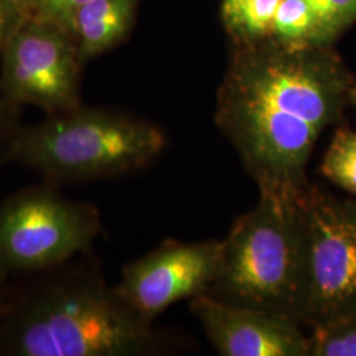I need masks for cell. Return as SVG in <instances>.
Segmentation results:
<instances>
[{"label":"cell","instance_id":"cell-13","mask_svg":"<svg viewBox=\"0 0 356 356\" xmlns=\"http://www.w3.org/2000/svg\"><path fill=\"white\" fill-rule=\"evenodd\" d=\"M321 172L339 188L356 194V131L339 128L334 134Z\"/></svg>","mask_w":356,"mask_h":356},{"label":"cell","instance_id":"cell-2","mask_svg":"<svg viewBox=\"0 0 356 356\" xmlns=\"http://www.w3.org/2000/svg\"><path fill=\"white\" fill-rule=\"evenodd\" d=\"M73 261V260H72ZM66 263L6 296L0 355H156L161 341L94 266Z\"/></svg>","mask_w":356,"mask_h":356},{"label":"cell","instance_id":"cell-18","mask_svg":"<svg viewBox=\"0 0 356 356\" xmlns=\"http://www.w3.org/2000/svg\"><path fill=\"white\" fill-rule=\"evenodd\" d=\"M17 108L19 106L10 101L0 90V161L4 152L17 131Z\"/></svg>","mask_w":356,"mask_h":356},{"label":"cell","instance_id":"cell-6","mask_svg":"<svg viewBox=\"0 0 356 356\" xmlns=\"http://www.w3.org/2000/svg\"><path fill=\"white\" fill-rule=\"evenodd\" d=\"M306 226L305 312L310 329L356 318V204L312 188Z\"/></svg>","mask_w":356,"mask_h":356},{"label":"cell","instance_id":"cell-8","mask_svg":"<svg viewBox=\"0 0 356 356\" xmlns=\"http://www.w3.org/2000/svg\"><path fill=\"white\" fill-rule=\"evenodd\" d=\"M223 257V241H165L127 264L118 293L141 317L153 322L173 304L209 292Z\"/></svg>","mask_w":356,"mask_h":356},{"label":"cell","instance_id":"cell-10","mask_svg":"<svg viewBox=\"0 0 356 356\" xmlns=\"http://www.w3.org/2000/svg\"><path fill=\"white\" fill-rule=\"evenodd\" d=\"M138 0H91L76 15L72 36L81 61L114 48L127 36Z\"/></svg>","mask_w":356,"mask_h":356},{"label":"cell","instance_id":"cell-14","mask_svg":"<svg viewBox=\"0 0 356 356\" xmlns=\"http://www.w3.org/2000/svg\"><path fill=\"white\" fill-rule=\"evenodd\" d=\"M307 356H356V318L312 329Z\"/></svg>","mask_w":356,"mask_h":356},{"label":"cell","instance_id":"cell-21","mask_svg":"<svg viewBox=\"0 0 356 356\" xmlns=\"http://www.w3.org/2000/svg\"><path fill=\"white\" fill-rule=\"evenodd\" d=\"M4 298H6V294L3 292V289L0 288V312L3 309V305H4Z\"/></svg>","mask_w":356,"mask_h":356},{"label":"cell","instance_id":"cell-16","mask_svg":"<svg viewBox=\"0 0 356 356\" xmlns=\"http://www.w3.org/2000/svg\"><path fill=\"white\" fill-rule=\"evenodd\" d=\"M91 0H36L28 10V16L48 22L72 35L76 15Z\"/></svg>","mask_w":356,"mask_h":356},{"label":"cell","instance_id":"cell-9","mask_svg":"<svg viewBox=\"0 0 356 356\" xmlns=\"http://www.w3.org/2000/svg\"><path fill=\"white\" fill-rule=\"evenodd\" d=\"M191 313L222 356H307V337L292 319L227 305L207 294L191 298Z\"/></svg>","mask_w":356,"mask_h":356},{"label":"cell","instance_id":"cell-17","mask_svg":"<svg viewBox=\"0 0 356 356\" xmlns=\"http://www.w3.org/2000/svg\"><path fill=\"white\" fill-rule=\"evenodd\" d=\"M28 13L13 0H0V53L26 22Z\"/></svg>","mask_w":356,"mask_h":356},{"label":"cell","instance_id":"cell-7","mask_svg":"<svg viewBox=\"0 0 356 356\" xmlns=\"http://www.w3.org/2000/svg\"><path fill=\"white\" fill-rule=\"evenodd\" d=\"M0 54V90L15 104H32L49 115L81 106L83 63L63 28L28 16Z\"/></svg>","mask_w":356,"mask_h":356},{"label":"cell","instance_id":"cell-19","mask_svg":"<svg viewBox=\"0 0 356 356\" xmlns=\"http://www.w3.org/2000/svg\"><path fill=\"white\" fill-rule=\"evenodd\" d=\"M13 1H16L19 6H22V7L26 10V13H28V10L31 8V6H32L36 0H13Z\"/></svg>","mask_w":356,"mask_h":356},{"label":"cell","instance_id":"cell-4","mask_svg":"<svg viewBox=\"0 0 356 356\" xmlns=\"http://www.w3.org/2000/svg\"><path fill=\"white\" fill-rule=\"evenodd\" d=\"M165 145L164 132L152 123L79 106L17 128L3 161L33 169L53 182H76L144 169Z\"/></svg>","mask_w":356,"mask_h":356},{"label":"cell","instance_id":"cell-5","mask_svg":"<svg viewBox=\"0 0 356 356\" xmlns=\"http://www.w3.org/2000/svg\"><path fill=\"white\" fill-rule=\"evenodd\" d=\"M101 227L95 206L72 201L51 185L10 195L0 204V280L51 270L88 254Z\"/></svg>","mask_w":356,"mask_h":356},{"label":"cell","instance_id":"cell-11","mask_svg":"<svg viewBox=\"0 0 356 356\" xmlns=\"http://www.w3.org/2000/svg\"><path fill=\"white\" fill-rule=\"evenodd\" d=\"M282 0H223L222 17L241 45L272 41L275 17Z\"/></svg>","mask_w":356,"mask_h":356},{"label":"cell","instance_id":"cell-12","mask_svg":"<svg viewBox=\"0 0 356 356\" xmlns=\"http://www.w3.org/2000/svg\"><path fill=\"white\" fill-rule=\"evenodd\" d=\"M272 41L293 49L321 47L323 38L306 0L281 1L275 17Z\"/></svg>","mask_w":356,"mask_h":356},{"label":"cell","instance_id":"cell-3","mask_svg":"<svg viewBox=\"0 0 356 356\" xmlns=\"http://www.w3.org/2000/svg\"><path fill=\"white\" fill-rule=\"evenodd\" d=\"M306 226L302 206L260 197L223 241L222 267L209 297L302 325Z\"/></svg>","mask_w":356,"mask_h":356},{"label":"cell","instance_id":"cell-1","mask_svg":"<svg viewBox=\"0 0 356 356\" xmlns=\"http://www.w3.org/2000/svg\"><path fill=\"white\" fill-rule=\"evenodd\" d=\"M350 89L339 61L321 47L241 45L218 92L216 124L260 197L304 202L313 188L306 166L314 145L338 120Z\"/></svg>","mask_w":356,"mask_h":356},{"label":"cell","instance_id":"cell-15","mask_svg":"<svg viewBox=\"0 0 356 356\" xmlns=\"http://www.w3.org/2000/svg\"><path fill=\"white\" fill-rule=\"evenodd\" d=\"M316 16L321 36L329 40L356 19V0H306Z\"/></svg>","mask_w":356,"mask_h":356},{"label":"cell","instance_id":"cell-20","mask_svg":"<svg viewBox=\"0 0 356 356\" xmlns=\"http://www.w3.org/2000/svg\"><path fill=\"white\" fill-rule=\"evenodd\" d=\"M348 98L351 99V102L354 103V106L356 107V85H354L351 89H350V94H348Z\"/></svg>","mask_w":356,"mask_h":356}]
</instances>
